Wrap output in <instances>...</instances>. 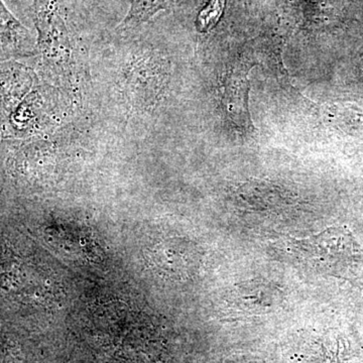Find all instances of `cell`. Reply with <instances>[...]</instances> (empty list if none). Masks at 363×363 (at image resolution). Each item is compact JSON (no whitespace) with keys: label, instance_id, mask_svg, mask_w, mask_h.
Segmentation results:
<instances>
[{"label":"cell","instance_id":"1","mask_svg":"<svg viewBox=\"0 0 363 363\" xmlns=\"http://www.w3.org/2000/svg\"><path fill=\"white\" fill-rule=\"evenodd\" d=\"M150 257L156 267H159L169 276L190 274L196 264V255L191 252L190 247L175 241L157 245L150 252Z\"/></svg>","mask_w":363,"mask_h":363},{"label":"cell","instance_id":"2","mask_svg":"<svg viewBox=\"0 0 363 363\" xmlns=\"http://www.w3.org/2000/svg\"><path fill=\"white\" fill-rule=\"evenodd\" d=\"M1 39L2 47L13 52H30L33 47L30 33L20 21L9 13L6 4L1 1Z\"/></svg>","mask_w":363,"mask_h":363},{"label":"cell","instance_id":"3","mask_svg":"<svg viewBox=\"0 0 363 363\" xmlns=\"http://www.w3.org/2000/svg\"><path fill=\"white\" fill-rule=\"evenodd\" d=\"M176 0H130V9L117 30H133L147 23L160 11H166L173 6Z\"/></svg>","mask_w":363,"mask_h":363},{"label":"cell","instance_id":"4","mask_svg":"<svg viewBox=\"0 0 363 363\" xmlns=\"http://www.w3.org/2000/svg\"><path fill=\"white\" fill-rule=\"evenodd\" d=\"M225 0H210L197 16V28L199 32L207 33L217 25L223 14Z\"/></svg>","mask_w":363,"mask_h":363}]
</instances>
